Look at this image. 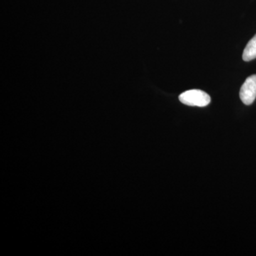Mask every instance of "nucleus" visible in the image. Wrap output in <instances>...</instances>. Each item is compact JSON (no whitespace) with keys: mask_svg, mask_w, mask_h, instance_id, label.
<instances>
[{"mask_svg":"<svg viewBox=\"0 0 256 256\" xmlns=\"http://www.w3.org/2000/svg\"><path fill=\"white\" fill-rule=\"evenodd\" d=\"M178 99L184 105L197 107H206L210 102V98L208 94L197 89L182 92L178 96Z\"/></svg>","mask_w":256,"mask_h":256,"instance_id":"1","label":"nucleus"},{"mask_svg":"<svg viewBox=\"0 0 256 256\" xmlns=\"http://www.w3.org/2000/svg\"><path fill=\"white\" fill-rule=\"evenodd\" d=\"M240 98L245 105H252L256 98V75L248 77L240 90Z\"/></svg>","mask_w":256,"mask_h":256,"instance_id":"2","label":"nucleus"},{"mask_svg":"<svg viewBox=\"0 0 256 256\" xmlns=\"http://www.w3.org/2000/svg\"><path fill=\"white\" fill-rule=\"evenodd\" d=\"M255 58H256V34L247 44L242 53V60L245 62H250Z\"/></svg>","mask_w":256,"mask_h":256,"instance_id":"3","label":"nucleus"}]
</instances>
